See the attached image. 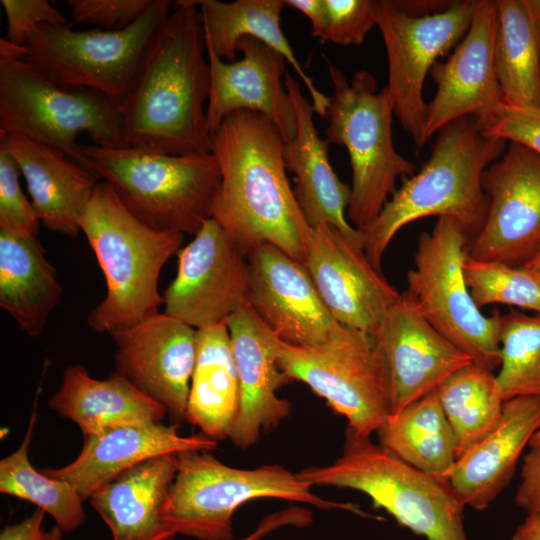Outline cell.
<instances>
[{
    "mask_svg": "<svg viewBox=\"0 0 540 540\" xmlns=\"http://www.w3.org/2000/svg\"><path fill=\"white\" fill-rule=\"evenodd\" d=\"M394 5L413 17H424L443 12L450 8L454 1L449 0H393Z\"/></svg>",
    "mask_w": 540,
    "mask_h": 540,
    "instance_id": "cell-46",
    "label": "cell"
},
{
    "mask_svg": "<svg viewBox=\"0 0 540 540\" xmlns=\"http://www.w3.org/2000/svg\"><path fill=\"white\" fill-rule=\"evenodd\" d=\"M178 469L177 453L161 454L119 473L89 501L110 528L113 540H170L175 534L162 510Z\"/></svg>",
    "mask_w": 540,
    "mask_h": 540,
    "instance_id": "cell-27",
    "label": "cell"
},
{
    "mask_svg": "<svg viewBox=\"0 0 540 540\" xmlns=\"http://www.w3.org/2000/svg\"><path fill=\"white\" fill-rule=\"evenodd\" d=\"M110 336L115 343L116 371L162 404L174 420H185L196 329L159 312Z\"/></svg>",
    "mask_w": 540,
    "mask_h": 540,
    "instance_id": "cell-18",
    "label": "cell"
},
{
    "mask_svg": "<svg viewBox=\"0 0 540 540\" xmlns=\"http://www.w3.org/2000/svg\"><path fill=\"white\" fill-rule=\"evenodd\" d=\"M515 503L527 514L540 511V443L524 456Z\"/></svg>",
    "mask_w": 540,
    "mask_h": 540,
    "instance_id": "cell-43",
    "label": "cell"
},
{
    "mask_svg": "<svg viewBox=\"0 0 540 540\" xmlns=\"http://www.w3.org/2000/svg\"><path fill=\"white\" fill-rule=\"evenodd\" d=\"M439 132L420 170L403 179L378 216L358 229L366 257L380 272L395 234L413 221L449 217L461 224L471 240L486 220L483 172L503 155L507 141L484 135L474 116L459 118Z\"/></svg>",
    "mask_w": 540,
    "mask_h": 540,
    "instance_id": "cell-3",
    "label": "cell"
},
{
    "mask_svg": "<svg viewBox=\"0 0 540 540\" xmlns=\"http://www.w3.org/2000/svg\"><path fill=\"white\" fill-rule=\"evenodd\" d=\"M229 329L239 380V410L231 441L246 449L262 432L275 428L291 412L277 390L290 379L278 365L280 338L256 315L250 305L232 315Z\"/></svg>",
    "mask_w": 540,
    "mask_h": 540,
    "instance_id": "cell-22",
    "label": "cell"
},
{
    "mask_svg": "<svg viewBox=\"0 0 540 540\" xmlns=\"http://www.w3.org/2000/svg\"><path fill=\"white\" fill-rule=\"evenodd\" d=\"M239 401L238 373L226 322L196 329L185 420L215 441L230 439Z\"/></svg>",
    "mask_w": 540,
    "mask_h": 540,
    "instance_id": "cell-29",
    "label": "cell"
},
{
    "mask_svg": "<svg viewBox=\"0 0 540 540\" xmlns=\"http://www.w3.org/2000/svg\"><path fill=\"white\" fill-rule=\"evenodd\" d=\"M0 145L17 161L45 228L76 238L100 179L60 150L21 135L0 132Z\"/></svg>",
    "mask_w": 540,
    "mask_h": 540,
    "instance_id": "cell-24",
    "label": "cell"
},
{
    "mask_svg": "<svg viewBox=\"0 0 540 540\" xmlns=\"http://www.w3.org/2000/svg\"><path fill=\"white\" fill-rule=\"evenodd\" d=\"M73 161L107 182L122 205L155 231L194 236L211 218L221 178L212 153L172 156L80 144Z\"/></svg>",
    "mask_w": 540,
    "mask_h": 540,
    "instance_id": "cell-5",
    "label": "cell"
},
{
    "mask_svg": "<svg viewBox=\"0 0 540 540\" xmlns=\"http://www.w3.org/2000/svg\"><path fill=\"white\" fill-rule=\"evenodd\" d=\"M153 0H69L72 23L123 30L136 22Z\"/></svg>",
    "mask_w": 540,
    "mask_h": 540,
    "instance_id": "cell-41",
    "label": "cell"
},
{
    "mask_svg": "<svg viewBox=\"0 0 540 540\" xmlns=\"http://www.w3.org/2000/svg\"><path fill=\"white\" fill-rule=\"evenodd\" d=\"M104 274L106 295L87 323L109 335L159 313L158 279L165 263L181 249L180 232H158L136 219L111 186L100 181L80 221Z\"/></svg>",
    "mask_w": 540,
    "mask_h": 540,
    "instance_id": "cell-4",
    "label": "cell"
},
{
    "mask_svg": "<svg viewBox=\"0 0 540 540\" xmlns=\"http://www.w3.org/2000/svg\"><path fill=\"white\" fill-rule=\"evenodd\" d=\"M63 288L39 239L0 230V306L30 337L43 333Z\"/></svg>",
    "mask_w": 540,
    "mask_h": 540,
    "instance_id": "cell-31",
    "label": "cell"
},
{
    "mask_svg": "<svg viewBox=\"0 0 540 540\" xmlns=\"http://www.w3.org/2000/svg\"><path fill=\"white\" fill-rule=\"evenodd\" d=\"M469 242L460 223L439 217L419 236L402 295L474 363L494 371L500 365V314L485 316L470 294L463 271Z\"/></svg>",
    "mask_w": 540,
    "mask_h": 540,
    "instance_id": "cell-10",
    "label": "cell"
},
{
    "mask_svg": "<svg viewBox=\"0 0 540 540\" xmlns=\"http://www.w3.org/2000/svg\"><path fill=\"white\" fill-rule=\"evenodd\" d=\"M172 2L153 0L132 25L116 31L39 25L23 59L57 85L99 92L119 107L127 98L144 55L170 15Z\"/></svg>",
    "mask_w": 540,
    "mask_h": 540,
    "instance_id": "cell-11",
    "label": "cell"
},
{
    "mask_svg": "<svg viewBox=\"0 0 540 540\" xmlns=\"http://www.w3.org/2000/svg\"><path fill=\"white\" fill-rule=\"evenodd\" d=\"M457 441L458 458L498 424L504 399L493 371L474 362L460 368L436 389Z\"/></svg>",
    "mask_w": 540,
    "mask_h": 540,
    "instance_id": "cell-34",
    "label": "cell"
},
{
    "mask_svg": "<svg viewBox=\"0 0 540 540\" xmlns=\"http://www.w3.org/2000/svg\"><path fill=\"white\" fill-rule=\"evenodd\" d=\"M285 4L306 15L311 21L313 37L320 39L325 22L323 0H285Z\"/></svg>",
    "mask_w": 540,
    "mask_h": 540,
    "instance_id": "cell-47",
    "label": "cell"
},
{
    "mask_svg": "<svg viewBox=\"0 0 540 540\" xmlns=\"http://www.w3.org/2000/svg\"><path fill=\"white\" fill-rule=\"evenodd\" d=\"M374 340L388 373L390 415L436 390L450 375L473 362L425 320L402 293Z\"/></svg>",
    "mask_w": 540,
    "mask_h": 540,
    "instance_id": "cell-21",
    "label": "cell"
},
{
    "mask_svg": "<svg viewBox=\"0 0 540 540\" xmlns=\"http://www.w3.org/2000/svg\"><path fill=\"white\" fill-rule=\"evenodd\" d=\"M45 511L37 508L21 522L6 526L0 534V540H40Z\"/></svg>",
    "mask_w": 540,
    "mask_h": 540,
    "instance_id": "cell-45",
    "label": "cell"
},
{
    "mask_svg": "<svg viewBox=\"0 0 540 540\" xmlns=\"http://www.w3.org/2000/svg\"><path fill=\"white\" fill-rule=\"evenodd\" d=\"M477 0L454 1L447 10L413 17L393 0H377L376 21L388 61L389 98L394 115L411 136L416 149L425 144L427 103L423 99L426 75L439 57L456 47L472 22Z\"/></svg>",
    "mask_w": 540,
    "mask_h": 540,
    "instance_id": "cell-13",
    "label": "cell"
},
{
    "mask_svg": "<svg viewBox=\"0 0 540 540\" xmlns=\"http://www.w3.org/2000/svg\"><path fill=\"white\" fill-rule=\"evenodd\" d=\"M511 540H540V511L527 514L517 527Z\"/></svg>",
    "mask_w": 540,
    "mask_h": 540,
    "instance_id": "cell-48",
    "label": "cell"
},
{
    "mask_svg": "<svg viewBox=\"0 0 540 540\" xmlns=\"http://www.w3.org/2000/svg\"><path fill=\"white\" fill-rule=\"evenodd\" d=\"M537 443H540V429L533 436V438H532V440L530 442V446L535 445Z\"/></svg>",
    "mask_w": 540,
    "mask_h": 540,
    "instance_id": "cell-51",
    "label": "cell"
},
{
    "mask_svg": "<svg viewBox=\"0 0 540 540\" xmlns=\"http://www.w3.org/2000/svg\"><path fill=\"white\" fill-rule=\"evenodd\" d=\"M477 121L484 135L524 145L540 155V106L502 103Z\"/></svg>",
    "mask_w": 540,
    "mask_h": 540,
    "instance_id": "cell-40",
    "label": "cell"
},
{
    "mask_svg": "<svg viewBox=\"0 0 540 540\" xmlns=\"http://www.w3.org/2000/svg\"><path fill=\"white\" fill-rule=\"evenodd\" d=\"M486 220L468 246L477 260L524 266L540 251V155L510 142L482 176Z\"/></svg>",
    "mask_w": 540,
    "mask_h": 540,
    "instance_id": "cell-15",
    "label": "cell"
},
{
    "mask_svg": "<svg viewBox=\"0 0 540 540\" xmlns=\"http://www.w3.org/2000/svg\"><path fill=\"white\" fill-rule=\"evenodd\" d=\"M463 271L470 294L481 309L490 304H504L540 314V273L524 266L470 257Z\"/></svg>",
    "mask_w": 540,
    "mask_h": 540,
    "instance_id": "cell-37",
    "label": "cell"
},
{
    "mask_svg": "<svg viewBox=\"0 0 540 540\" xmlns=\"http://www.w3.org/2000/svg\"><path fill=\"white\" fill-rule=\"evenodd\" d=\"M172 6L119 107L124 139L127 146L172 156L208 154L210 68L202 18L196 0Z\"/></svg>",
    "mask_w": 540,
    "mask_h": 540,
    "instance_id": "cell-2",
    "label": "cell"
},
{
    "mask_svg": "<svg viewBox=\"0 0 540 540\" xmlns=\"http://www.w3.org/2000/svg\"><path fill=\"white\" fill-rule=\"evenodd\" d=\"M210 68V92L206 108L211 135L226 116L238 111L262 114L279 130L284 142L297 129L296 111L282 76L285 58L260 40L245 36L237 43L242 59L227 62L205 42Z\"/></svg>",
    "mask_w": 540,
    "mask_h": 540,
    "instance_id": "cell-20",
    "label": "cell"
},
{
    "mask_svg": "<svg viewBox=\"0 0 540 540\" xmlns=\"http://www.w3.org/2000/svg\"><path fill=\"white\" fill-rule=\"evenodd\" d=\"M325 22L320 40L338 45H360L377 26V0H323Z\"/></svg>",
    "mask_w": 540,
    "mask_h": 540,
    "instance_id": "cell-39",
    "label": "cell"
},
{
    "mask_svg": "<svg viewBox=\"0 0 540 540\" xmlns=\"http://www.w3.org/2000/svg\"><path fill=\"white\" fill-rule=\"evenodd\" d=\"M202 18L205 42L221 59L233 62L237 43L250 36L265 43L294 68L306 86L314 111L327 116L329 97L321 93L306 74L281 28L285 0H196Z\"/></svg>",
    "mask_w": 540,
    "mask_h": 540,
    "instance_id": "cell-30",
    "label": "cell"
},
{
    "mask_svg": "<svg viewBox=\"0 0 540 540\" xmlns=\"http://www.w3.org/2000/svg\"><path fill=\"white\" fill-rule=\"evenodd\" d=\"M249 305L282 341L303 347L324 344L339 328L306 266L266 243L249 255Z\"/></svg>",
    "mask_w": 540,
    "mask_h": 540,
    "instance_id": "cell-17",
    "label": "cell"
},
{
    "mask_svg": "<svg viewBox=\"0 0 540 540\" xmlns=\"http://www.w3.org/2000/svg\"><path fill=\"white\" fill-rule=\"evenodd\" d=\"M312 486L364 493L376 508L426 540H468L465 505L448 481L427 474L374 444L346 431L342 455L326 466L297 472Z\"/></svg>",
    "mask_w": 540,
    "mask_h": 540,
    "instance_id": "cell-7",
    "label": "cell"
},
{
    "mask_svg": "<svg viewBox=\"0 0 540 540\" xmlns=\"http://www.w3.org/2000/svg\"><path fill=\"white\" fill-rule=\"evenodd\" d=\"M305 266L335 321L373 338L401 297L370 263L363 245L330 224L312 228Z\"/></svg>",
    "mask_w": 540,
    "mask_h": 540,
    "instance_id": "cell-16",
    "label": "cell"
},
{
    "mask_svg": "<svg viewBox=\"0 0 540 540\" xmlns=\"http://www.w3.org/2000/svg\"><path fill=\"white\" fill-rule=\"evenodd\" d=\"M40 540H63L62 531L58 526L53 527L49 531L43 530Z\"/></svg>",
    "mask_w": 540,
    "mask_h": 540,
    "instance_id": "cell-49",
    "label": "cell"
},
{
    "mask_svg": "<svg viewBox=\"0 0 540 540\" xmlns=\"http://www.w3.org/2000/svg\"><path fill=\"white\" fill-rule=\"evenodd\" d=\"M496 30V1L477 0L463 39L446 62L430 70L437 90L426 108V143L449 123L465 116L480 120L504 103L495 69Z\"/></svg>",
    "mask_w": 540,
    "mask_h": 540,
    "instance_id": "cell-19",
    "label": "cell"
},
{
    "mask_svg": "<svg viewBox=\"0 0 540 540\" xmlns=\"http://www.w3.org/2000/svg\"><path fill=\"white\" fill-rule=\"evenodd\" d=\"M177 458V473L162 510L163 521L175 535L232 540L234 512L257 498H277L366 516L354 504L319 497L310 483L278 464L239 469L220 462L210 451L199 450L178 452Z\"/></svg>",
    "mask_w": 540,
    "mask_h": 540,
    "instance_id": "cell-6",
    "label": "cell"
},
{
    "mask_svg": "<svg viewBox=\"0 0 540 540\" xmlns=\"http://www.w3.org/2000/svg\"><path fill=\"white\" fill-rule=\"evenodd\" d=\"M283 145L276 126L258 112L224 118L212 135L221 178L211 218L246 256L269 243L305 265L312 227L287 178Z\"/></svg>",
    "mask_w": 540,
    "mask_h": 540,
    "instance_id": "cell-1",
    "label": "cell"
},
{
    "mask_svg": "<svg viewBox=\"0 0 540 540\" xmlns=\"http://www.w3.org/2000/svg\"><path fill=\"white\" fill-rule=\"evenodd\" d=\"M524 267L540 273V251Z\"/></svg>",
    "mask_w": 540,
    "mask_h": 540,
    "instance_id": "cell-50",
    "label": "cell"
},
{
    "mask_svg": "<svg viewBox=\"0 0 540 540\" xmlns=\"http://www.w3.org/2000/svg\"><path fill=\"white\" fill-rule=\"evenodd\" d=\"M376 433L386 450L444 481L458 460L457 441L436 390L389 415Z\"/></svg>",
    "mask_w": 540,
    "mask_h": 540,
    "instance_id": "cell-33",
    "label": "cell"
},
{
    "mask_svg": "<svg viewBox=\"0 0 540 540\" xmlns=\"http://www.w3.org/2000/svg\"><path fill=\"white\" fill-rule=\"evenodd\" d=\"M20 175L17 161L0 145V230L38 239L41 221L22 191Z\"/></svg>",
    "mask_w": 540,
    "mask_h": 540,
    "instance_id": "cell-38",
    "label": "cell"
},
{
    "mask_svg": "<svg viewBox=\"0 0 540 540\" xmlns=\"http://www.w3.org/2000/svg\"><path fill=\"white\" fill-rule=\"evenodd\" d=\"M177 254L176 277L162 294L165 314L200 329L249 305L248 258L213 218Z\"/></svg>",
    "mask_w": 540,
    "mask_h": 540,
    "instance_id": "cell-14",
    "label": "cell"
},
{
    "mask_svg": "<svg viewBox=\"0 0 540 540\" xmlns=\"http://www.w3.org/2000/svg\"><path fill=\"white\" fill-rule=\"evenodd\" d=\"M333 95L327 109L329 143L343 145L352 169L351 198L347 217L356 229L369 225L396 188L412 176L415 166L399 154L392 133L393 105L387 88L377 91L374 76L359 70L349 82L327 61Z\"/></svg>",
    "mask_w": 540,
    "mask_h": 540,
    "instance_id": "cell-9",
    "label": "cell"
},
{
    "mask_svg": "<svg viewBox=\"0 0 540 540\" xmlns=\"http://www.w3.org/2000/svg\"><path fill=\"white\" fill-rule=\"evenodd\" d=\"M49 407L75 422L83 438L111 430L160 423L168 413L117 371L98 380L80 365L67 367Z\"/></svg>",
    "mask_w": 540,
    "mask_h": 540,
    "instance_id": "cell-28",
    "label": "cell"
},
{
    "mask_svg": "<svg viewBox=\"0 0 540 540\" xmlns=\"http://www.w3.org/2000/svg\"><path fill=\"white\" fill-rule=\"evenodd\" d=\"M23 54L24 47L0 38V132L54 147L71 160L83 133L98 146H127L116 103L90 89L57 85Z\"/></svg>",
    "mask_w": 540,
    "mask_h": 540,
    "instance_id": "cell-8",
    "label": "cell"
},
{
    "mask_svg": "<svg viewBox=\"0 0 540 540\" xmlns=\"http://www.w3.org/2000/svg\"><path fill=\"white\" fill-rule=\"evenodd\" d=\"M178 424L163 422L117 428L84 438L78 457L58 469L41 470L48 477L75 487L83 500L126 469L149 458L186 450L211 451L217 441L203 433L181 436Z\"/></svg>",
    "mask_w": 540,
    "mask_h": 540,
    "instance_id": "cell-26",
    "label": "cell"
},
{
    "mask_svg": "<svg viewBox=\"0 0 540 540\" xmlns=\"http://www.w3.org/2000/svg\"><path fill=\"white\" fill-rule=\"evenodd\" d=\"M494 57L505 104L540 106V0H495Z\"/></svg>",
    "mask_w": 540,
    "mask_h": 540,
    "instance_id": "cell-32",
    "label": "cell"
},
{
    "mask_svg": "<svg viewBox=\"0 0 540 540\" xmlns=\"http://www.w3.org/2000/svg\"><path fill=\"white\" fill-rule=\"evenodd\" d=\"M312 523L311 512L294 505L266 515L260 520L254 531L239 540H262L270 533L287 526L305 528Z\"/></svg>",
    "mask_w": 540,
    "mask_h": 540,
    "instance_id": "cell-44",
    "label": "cell"
},
{
    "mask_svg": "<svg viewBox=\"0 0 540 540\" xmlns=\"http://www.w3.org/2000/svg\"><path fill=\"white\" fill-rule=\"evenodd\" d=\"M284 85L293 101L297 118L294 137L283 145L286 169L295 174V198L312 228L330 224L351 241L363 245L360 231L352 227L345 217L351 187L337 177L330 164L329 142L317 133L313 105L289 72L285 74Z\"/></svg>",
    "mask_w": 540,
    "mask_h": 540,
    "instance_id": "cell-23",
    "label": "cell"
},
{
    "mask_svg": "<svg viewBox=\"0 0 540 540\" xmlns=\"http://www.w3.org/2000/svg\"><path fill=\"white\" fill-rule=\"evenodd\" d=\"M540 429V397L506 400L496 427L458 458L448 483L463 504L486 509L509 484L518 460Z\"/></svg>",
    "mask_w": 540,
    "mask_h": 540,
    "instance_id": "cell-25",
    "label": "cell"
},
{
    "mask_svg": "<svg viewBox=\"0 0 540 540\" xmlns=\"http://www.w3.org/2000/svg\"><path fill=\"white\" fill-rule=\"evenodd\" d=\"M500 365L496 375L504 401L540 397V314L512 310L500 315Z\"/></svg>",
    "mask_w": 540,
    "mask_h": 540,
    "instance_id": "cell-36",
    "label": "cell"
},
{
    "mask_svg": "<svg viewBox=\"0 0 540 540\" xmlns=\"http://www.w3.org/2000/svg\"><path fill=\"white\" fill-rule=\"evenodd\" d=\"M39 386L33 411L22 443L0 461V492L27 500L51 515L62 532L81 526L86 514L83 499L70 483L54 479L35 469L28 456L33 430L37 422Z\"/></svg>",
    "mask_w": 540,
    "mask_h": 540,
    "instance_id": "cell-35",
    "label": "cell"
},
{
    "mask_svg": "<svg viewBox=\"0 0 540 540\" xmlns=\"http://www.w3.org/2000/svg\"><path fill=\"white\" fill-rule=\"evenodd\" d=\"M7 19L6 40L25 47L39 25L64 26L70 22L47 0H1Z\"/></svg>",
    "mask_w": 540,
    "mask_h": 540,
    "instance_id": "cell-42",
    "label": "cell"
},
{
    "mask_svg": "<svg viewBox=\"0 0 540 540\" xmlns=\"http://www.w3.org/2000/svg\"><path fill=\"white\" fill-rule=\"evenodd\" d=\"M277 361L290 380L305 383L344 416L357 436L370 437L391 413L387 369L371 336L340 325L319 346L280 340Z\"/></svg>",
    "mask_w": 540,
    "mask_h": 540,
    "instance_id": "cell-12",
    "label": "cell"
}]
</instances>
